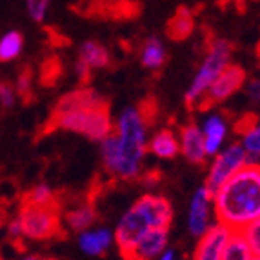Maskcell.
<instances>
[{
  "instance_id": "1",
  "label": "cell",
  "mask_w": 260,
  "mask_h": 260,
  "mask_svg": "<svg viewBox=\"0 0 260 260\" xmlns=\"http://www.w3.org/2000/svg\"><path fill=\"white\" fill-rule=\"evenodd\" d=\"M149 120L139 106H127L113 120V131L100 146V160L113 178L131 182L142 177L148 155Z\"/></svg>"
},
{
  "instance_id": "2",
  "label": "cell",
  "mask_w": 260,
  "mask_h": 260,
  "mask_svg": "<svg viewBox=\"0 0 260 260\" xmlns=\"http://www.w3.org/2000/svg\"><path fill=\"white\" fill-rule=\"evenodd\" d=\"M213 208L215 220L231 231L260 220V162H247L213 191Z\"/></svg>"
},
{
  "instance_id": "3",
  "label": "cell",
  "mask_w": 260,
  "mask_h": 260,
  "mask_svg": "<svg viewBox=\"0 0 260 260\" xmlns=\"http://www.w3.org/2000/svg\"><path fill=\"white\" fill-rule=\"evenodd\" d=\"M173 206L160 193H146L122 213L115 225V246L122 256L151 230H169L173 222Z\"/></svg>"
},
{
  "instance_id": "4",
  "label": "cell",
  "mask_w": 260,
  "mask_h": 260,
  "mask_svg": "<svg viewBox=\"0 0 260 260\" xmlns=\"http://www.w3.org/2000/svg\"><path fill=\"white\" fill-rule=\"evenodd\" d=\"M53 126L68 133L80 135L91 142H102L108 135H111L113 118L108 106H99V108L84 106V108L55 111Z\"/></svg>"
},
{
  "instance_id": "5",
  "label": "cell",
  "mask_w": 260,
  "mask_h": 260,
  "mask_svg": "<svg viewBox=\"0 0 260 260\" xmlns=\"http://www.w3.org/2000/svg\"><path fill=\"white\" fill-rule=\"evenodd\" d=\"M231 55H233V48L228 40L215 39L209 42L208 51H206L204 58L197 68L195 77H193L186 93H184V100H186L187 106H191V108L204 106L209 86L224 71L225 66L231 64Z\"/></svg>"
},
{
  "instance_id": "6",
  "label": "cell",
  "mask_w": 260,
  "mask_h": 260,
  "mask_svg": "<svg viewBox=\"0 0 260 260\" xmlns=\"http://www.w3.org/2000/svg\"><path fill=\"white\" fill-rule=\"evenodd\" d=\"M17 215L24 230V240L44 242L56 237L62 230V218L56 206L39 208V206L22 204Z\"/></svg>"
},
{
  "instance_id": "7",
  "label": "cell",
  "mask_w": 260,
  "mask_h": 260,
  "mask_svg": "<svg viewBox=\"0 0 260 260\" xmlns=\"http://www.w3.org/2000/svg\"><path fill=\"white\" fill-rule=\"evenodd\" d=\"M247 162H249V158H247L246 151H244L239 142L225 144L217 155L211 156L208 173H206L204 186L209 187L211 191L218 189L228 178L233 177Z\"/></svg>"
},
{
  "instance_id": "8",
  "label": "cell",
  "mask_w": 260,
  "mask_h": 260,
  "mask_svg": "<svg viewBox=\"0 0 260 260\" xmlns=\"http://www.w3.org/2000/svg\"><path fill=\"white\" fill-rule=\"evenodd\" d=\"M215 222L217 220H215V208H213V191L202 184L193 191L189 204H187V233L199 239L200 235H204Z\"/></svg>"
},
{
  "instance_id": "9",
  "label": "cell",
  "mask_w": 260,
  "mask_h": 260,
  "mask_svg": "<svg viewBox=\"0 0 260 260\" xmlns=\"http://www.w3.org/2000/svg\"><path fill=\"white\" fill-rule=\"evenodd\" d=\"M246 71L237 64H230L225 66L224 71L218 75L213 84L209 86L208 89V95H206L204 100V106H220L222 102H225L228 99L235 95V93H239L240 89L244 87L246 84Z\"/></svg>"
},
{
  "instance_id": "10",
  "label": "cell",
  "mask_w": 260,
  "mask_h": 260,
  "mask_svg": "<svg viewBox=\"0 0 260 260\" xmlns=\"http://www.w3.org/2000/svg\"><path fill=\"white\" fill-rule=\"evenodd\" d=\"M200 131L204 135V142H206V153L208 156H215L228 142V137H230V122L225 118L224 113L215 111V109H209L204 111L202 118L199 122Z\"/></svg>"
},
{
  "instance_id": "11",
  "label": "cell",
  "mask_w": 260,
  "mask_h": 260,
  "mask_svg": "<svg viewBox=\"0 0 260 260\" xmlns=\"http://www.w3.org/2000/svg\"><path fill=\"white\" fill-rule=\"evenodd\" d=\"M178 146H180V155L186 158L189 164H204L209 156L206 153L204 135L200 131L197 122H187L178 131Z\"/></svg>"
},
{
  "instance_id": "12",
  "label": "cell",
  "mask_w": 260,
  "mask_h": 260,
  "mask_svg": "<svg viewBox=\"0 0 260 260\" xmlns=\"http://www.w3.org/2000/svg\"><path fill=\"white\" fill-rule=\"evenodd\" d=\"M230 228H225L220 222H215L204 235H200L197 239L199 242H197L191 260H220L222 249L230 239Z\"/></svg>"
},
{
  "instance_id": "13",
  "label": "cell",
  "mask_w": 260,
  "mask_h": 260,
  "mask_svg": "<svg viewBox=\"0 0 260 260\" xmlns=\"http://www.w3.org/2000/svg\"><path fill=\"white\" fill-rule=\"evenodd\" d=\"M77 246L87 256H102L115 246V233L106 225H91L77 233Z\"/></svg>"
},
{
  "instance_id": "14",
  "label": "cell",
  "mask_w": 260,
  "mask_h": 260,
  "mask_svg": "<svg viewBox=\"0 0 260 260\" xmlns=\"http://www.w3.org/2000/svg\"><path fill=\"white\" fill-rule=\"evenodd\" d=\"M169 247V230H151L144 235L124 260H156Z\"/></svg>"
},
{
  "instance_id": "15",
  "label": "cell",
  "mask_w": 260,
  "mask_h": 260,
  "mask_svg": "<svg viewBox=\"0 0 260 260\" xmlns=\"http://www.w3.org/2000/svg\"><path fill=\"white\" fill-rule=\"evenodd\" d=\"M148 153L158 160H173L180 155L178 135L169 127H160L148 139Z\"/></svg>"
},
{
  "instance_id": "16",
  "label": "cell",
  "mask_w": 260,
  "mask_h": 260,
  "mask_svg": "<svg viewBox=\"0 0 260 260\" xmlns=\"http://www.w3.org/2000/svg\"><path fill=\"white\" fill-rule=\"evenodd\" d=\"M96 209L91 202H82L73 208H70L62 217V225L71 233H80V231L91 228L96 224Z\"/></svg>"
},
{
  "instance_id": "17",
  "label": "cell",
  "mask_w": 260,
  "mask_h": 260,
  "mask_svg": "<svg viewBox=\"0 0 260 260\" xmlns=\"http://www.w3.org/2000/svg\"><path fill=\"white\" fill-rule=\"evenodd\" d=\"M140 64L149 71H158L162 70V66L168 60V49H166L164 42L158 37L151 35L148 39H144L142 46H140Z\"/></svg>"
},
{
  "instance_id": "18",
  "label": "cell",
  "mask_w": 260,
  "mask_h": 260,
  "mask_svg": "<svg viewBox=\"0 0 260 260\" xmlns=\"http://www.w3.org/2000/svg\"><path fill=\"white\" fill-rule=\"evenodd\" d=\"M78 62H82L91 71L104 70L111 64V55L104 44L96 42V40H86L78 49Z\"/></svg>"
},
{
  "instance_id": "19",
  "label": "cell",
  "mask_w": 260,
  "mask_h": 260,
  "mask_svg": "<svg viewBox=\"0 0 260 260\" xmlns=\"http://www.w3.org/2000/svg\"><path fill=\"white\" fill-rule=\"evenodd\" d=\"M239 144L246 151L249 162H260V120L246 118L239 127Z\"/></svg>"
},
{
  "instance_id": "20",
  "label": "cell",
  "mask_w": 260,
  "mask_h": 260,
  "mask_svg": "<svg viewBox=\"0 0 260 260\" xmlns=\"http://www.w3.org/2000/svg\"><path fill=\"white\" fill-rule=\"evenodd\" d=\"M195 31V15L187 8L177 9L168 22V37L171 40H186Z\"/></svg>"
},
{
  "instance_id": "21",
  "label": "cell",
  "mask_w": 260,
  "mask_h": 260,
  "mask_svg": "<svg viewBox=\"0 0 260 260\" xmlns=\"http://www.w3.org/2000/svg\"><path fill=\"white\" fill-rule=\"evenodd\" d=\"M251 258H253L251 247L247 244L242 231H231L230 239H228L224 249H222L220 260H251Z\"/></svg>"
},
{
  "instance_id": "22",
  "label": "cell",
  "mask_w": 260,
  "mask_h": 260,
  "mask_svg": "<svg viewBox=\"0 0 260 260\" xmlns=\"http://www.w3.org/2000/svg\"><path fill=\"white\" fill-rule=\"evenodd\" d=\"M24 49V37L20 31H8L0 37V62H13Z\"/></svg>"
},
{
  "instance_id": "23",
  "label": "cell",
  "mask_w": 260,
  "mask_h": 260,
  "mask_svg": "<svg viewBox=\"0 0 260 260\" xmlns=\"http://www.w3.org/2000/svg\"><path fill=\"white\" fill-rule=\"evenodd\" d=\"M24 204L39 206V208H53V206H56V193L49 184L39 182L26 193Z\"/></svg>"
},
{
  "instance_id": "24",
  "label": "cell",
  "mask_w": 260,
  "mask_h": 260,
  "mask_svg": "<svg viewBox=\"0 0 260 260\" xmlns=\"http://www.w3.org/2000/svg\"><path fill=\"white\" fill-rule=\"evenodd\" d=\"M51 0H26L27 15L33 22H44L48 17Z\"/></svg>"
},
{
  "instance_id": "25",
  "label": "cell",
  "mask_w": 260,
  "mask_h": 260,
  "mask_svg": "<svg viewBox=\"0 0 260 260\" xmlns=\"http://www.w3.org/2000/svg\"><path fill=\"white\" fill-rule=\"evenodd\" d=\"M242 235L246 237L247 244L251 247L253 256H260V220L247 225L246 230H242Z\"/></svg>"
},
{
  "instance_id": "26",
  "label": "cell",
  "mask_w": 260,
  "mask_h": 260,
  "mask_svg": "<svg viewBox=\"0 0 260 260\" xmlns=\"http://www.w3.org/2000/svg\"><path fill=\"white\" fill-rule=\"evenodd\" d=\"M4 231L6 235H8V239L11 240V242H22L24 240V230H22V224H20V218H18V215H15V217H9L8 220H6V225H4Z\"/></svg>"
},
{
  "instance_id": "27",
  "label": "cell",
  "mask_w": 260,
  "mask_h": 260,
  "mask_svg": "<svg viewBox=\"0 0 260 260\" xmlns=\"http://www.w3.org/2000/svg\"><path fill=\"white\" fill-rule=\"evenodd\" d=\"M31 89H33V73L29 70H24L15 82V91H17L18 96L27 99L31 95Z\"/></svg>"
},
{
  "instance_id": "28",
  "label": "cell",
  "mask_w": 260,
  "mask_h": 260,
  "mask_svg": "<svg viewBox=\"0 0 260 260\" xmlns=\"http://www.w3.org/2000/svg\"><path fill=\"white\" fill-rule=\"evenodd\" d=\"M17 96L18 95H17V91H15V86L0 80V108L11 109L17 104Z\"/></svg>"
},
{
  "instance_id": "29",
  "label": "cell",
  "mask_w": 260,
  "mask_h": 260,
  "mask_svg": "<svg viewBox=\"0 0 260 260\" xmlns=\"http://www.w3.org/2000/svg\"><path fill=\"white\" fill-rule=\"evenodd\" d=\"M246 96L253 104H260V78H251L249 82L246 80Z\"/></svg>"
},
{
  "instance_id": "30",
  "label": "cell",
  "mask_w": 260,
  "mask_h": 260,
  "mask_svg": "<svg viewBox=\"0 0 260 260\" xmlns=\"http://www.w3.org/2000/svg\"><path fill=\"white\" fill-rule=\"evenodd\" d=\"M75 71H77V75L82 78V80H87V78L91 77V70H89L87 66H84L82 62H78V60H77V66H75Z\"/></svg>"
},
{
  "instance_id": "31",
  "label": "cell",
  "mask_w": 260,
  "mask_h": 260,
  "mask_svg": "<svg viewBox=\"0 0 260 260\" xmlns=\"http://www.w3.org/2000/svg\"><path fill=\"white\" fill-rule=\"evenodd\" d=\"M156 260H178V255H177V251L175 249H171V247H168L164 253H162L160 256Z\"/></svg>"
},
{
  "instance_id": "32",
  "label": "cell",
  "mask_w": 260,
  "mask_h": 260,
  "mask_svg": "<svg viewBox=\"0 0 260 260\" xmlns=\"http://www.w3.org/2000/svg\"><path fill=\"white\" fill-rule=\"evenodd\" d=\"M13 260H44L42 256L35 255V253H26V255H20V256H15Z\"/></svg>"
},
{
  "instance_id": "33",
  "label": "cell",
  "mask_w": 260,
  "mask_h": 260,
  "mask_svg": "<svg viewBox=\"0 0 260 260\" xmlns=\"http://www.w3.org/2000/svg\"><path fill=\"white\" fill-rule=\"evenodd\" d=\"M4 225H6V215H4V211L0 209V233L4 231Z\"/></svg>"
},
{
  "instance_id": "34",
  "label": "cell",
  "mask_w": 260,
  "mask_h": 260,
  "mask_svg": "<svg viewBox=\"0 0 260 260\" xmlns=\"http://www.w3.org/2000/svg\"><path fill=\"white\" fill-rule=\"evenodd\" d=\"M251 260H260V256H253V258Z\"/></svg>"
},
{
  "instance_id": "35",
  "label": "cell",
  "mask_w": 260,
  "mask_h": 260,
  "mask_svg": "<svg viewBox=\"0 0 260 260\" xmlns=\"http://www.w3.org/2000/svg\"><path fill=\"white\" fill-rule=\"evenodd\" d=\"M44 260H58V258H44Z\"/></svg>"
}]
</instances>
